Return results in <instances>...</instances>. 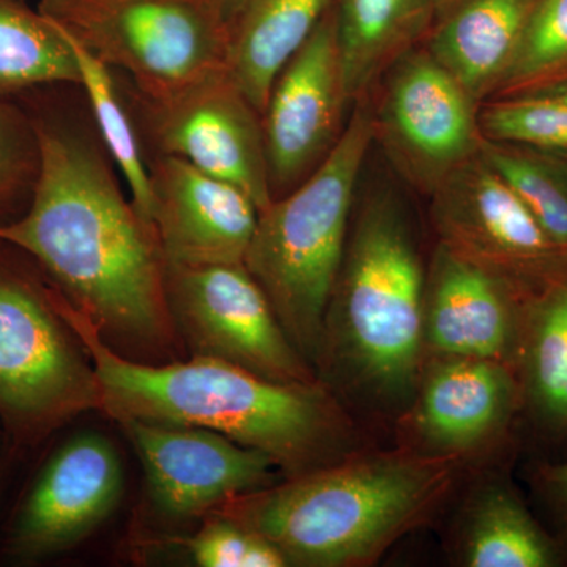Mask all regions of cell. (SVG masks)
Segmentation results:
<instances>
[{"instance_id":"cell-1","label":"cell","mask_w":567,"mask_h":567,"mask_svg":"<svg viewBox=\"0 0 567 567\" xmlns=\"http://www.w3.org/2000/svg\"><path fill=\"white\" fill-rule=\"evenodd\" d=\"M37 167L31 207L0 224V241L35 259L115 353L148 364L186 358L158 235L103 159L78 137L41 128Z\"/></svg>"},{"instance_id":"cell-2","label":"cell","mask_w":567,"mask_h":567,"mask_svg":"<svg viewBox=\"0 0 567 567\" xmlns=\"http://www.w3.org/2000/svg\"><path fill=\"white\" fill-rule=\"evenodd\" d=\"M52 300L91 353L112 420L194 425L262 451L282 477H295L352 456V421L320 380L279 383L227 361L189 357L137 363L107 347L87 317L58 289Z\"/></svg>"},{"instance_id":"cell-3","label":"cell","mask_w":567,"mask_h":567,"mask_svg":"<svg viewBox=\"0 0 567 567\" xmlns=\"http://www.w3.org/2000/svg\"><path fill=\"white\" fill-rule=\"evenodd\" d=\"M458 458L416 450L354 453L227 499L210 514L264 536L289 566H368L420 527L453 491Z\"/></svg>"},{"instance_id":"cell-4","label":"cell","mask_w":567,"mask_h":567,"mask_svg":"<svg viewBox=\"0 0 567 567\" xmlns=\"http://www.w3.org/2000/svg\"><path fill=\"white\" fill-rule=\"evenodd\" d=\"M425 275L404 212L375 197L347 240L317 365L338 358L385 401L412 393L424 352Z\"/></svg>"},{"instance_id":"cell-5","label":"cell","mask_w":567,"mask_h":567,"mask_svg":"<svg viewBox=\"0 0 567 567\" xmlns=\"http://www.w3.org/2000/svg\"><path fill=\"white\" fill-rule=\"evenodd\" d=\"M374 136V115L368 106L358 107L323 162L259 213L246 251V270L315 369L349 240L354 188Z\"/></svg>"},{"instance_id":"cell-6","label":"cell","mask_w":567,"mask_h":567,"mask_svg":"<svg viewBox=\"0 0 567 567\" xmlns=\"http://www.w3.org/2000/svg\"><path fill=\"white\" fill-rule=\"evenodd\" d=\"M102 412L91 353L51 287L0 260V427L13 453L84 413Z\"/></svg>"},{"instance_id":"cell-7","label":"cell","mask_w":567,"mask_h":567,"mask_svg":"<svg viewBox=\"0 0 567 567\" xmlns=\"http://www.w3.org/2000/svg\"><path fill=\"white\" fill-rule=\"evenodd\" d=\"M40 11L153 104L229 71L224 0H41Z\"/></svg>"},{"instance_id":"cell-8","label":"cell","mask_w":567,"mask_h":567,"mask_svg":"<svg viewBox=\"0 0 567 567\" xmlns=\"http://www.w3.org/2000/svg\"><path fill=\"white\" fill-rule=\"evenodd\" d=\"M166 287L186 357L227 361L279 383L319 380L245 264L166 267Z\"/></svg>"},{"instance_id":"cell-9","label":"cell","mask_w":567,"mask_h":567,"mask_svg":"<svg viewBox=\"0 0 567 567\" xmlns=\"http://www.w3.org/2000/svg\"><path fill=\"white\" fill-rule=\"evenodd\" d=\"M440 244L532 295L567 264L527 205L476 153L431 193Z\"/></svg>"},{"instance_id":"cell-10","label":"cell","mask_w":567,"mask_h":567,"mask_svg":"<svg viewBox=\"0 0 567 567\" xmlns=\"http://www.w3.org/2000/svg\"><path fill=\"white\" fill-rule=\"evenodd\" d=\"M125 472L117 447L100 432H80L40 470L10 528L13 561L37 563L80 546L121 505Z\"/></svg>"},{"instance_id":"cell-11","label":"cell","mask_w":567,"mask_h":567,"mask_svg":"<svg viewBox=\"0 0 567 567\" xmlns=\"http://www.w3.org/2000/svg\"><path fill=\"white\" fill-rule=\"evenodd\" d=\"M141 458L156 509L171 518L205 517L227 499L279 483L262 451L194 425L118 421Z\"/></svg>"},{"instance_id":"cell-12","label":"cell","mask_w":567,"mask_h":567,"mask_svg":"<svg viewBox=\"0 0 567 567\" xmlns=\"http://www.w3.org/2000/svg\"><path fill=\"white\" fill-rule=\"evenodd\" d=\"M476 104L427 51L395 63L380 128L394 162L425 192L480 152Z\"/></svg>"},{"instance_id":"cell-13","label":"cell","mask_w":567,"mask_h":567,"mask_svg":"<svg viewBox=\"0 0 567 567\" xmlns=\"http://www.w3.org/2000/svg\"><path fill=\"white\" fill-rule=\"evenodd\" d=\"M347 96L333 6L276 78L262 114L271 189L295 188L323 162L342 130Z\"/></svg>"},{"instance_id":"cell-14","label":"cell","mask_w":567,"mask_h":567,"mask_svg":"<svg viewBox=\"0 0 567 567\" xmlns=\"http://www.w3.org/2000/svg\"><path fill=\"white\" fill-rule=\"evenodd\" d=\"M153 107L156 140L164 155L233 183L251 197L259 213L274 203L262 115L229 71Z\"/></svg>"},{"instance_id":"cell-15","label":"cell","mask_w":567,"mask_h":567,"mask_svg":"<svg viewBox=\"0 0 567 567\" xmlns=\"http://www.w3.org/2000/svg\"><path fill=\"white\" fill-rule=\"evenodd\" d=\"M532 295L445 244L424 286V349L440 358H484L516 368Z\"/></svg>"},{"instance_id":"cell-16","label":"cell","mask_w":567,"mask_h":567,"mask_svg":"<svg viewBox=\"0 0 567 567\" xmlns=\"http://www.w3.org/2000/svg\"><path fill=\"white\" fill-rule=\"evenodd\" d=\"M153 215L166 267L244 264L259 208L233 183L173 155L151 171Z\"/></svg>"},{"instance_id":"cell-17","label":"cell","mask_w":567,"mask_h":567,"mask_svg":"<svg viewBox=\"0 0 567 567\" xmlns=\"http://www.w3.org/2000/svg\"><path fill=\"white\" fill-rule=\"evenodd\" d=\"M522 406L516 368L484 358H440L423 375L412 424L420 453L461 458L503 434Z\"/></svg>"},{"instance_id":"cell-18","label":"cell","mask_w":567,"mask_h":567,"mask_svg":"<svg viewBox=\"0 0 567 567\" xmlns=\"http://www.w3.org/2000/svg\"><path fill=\"white\" fill-rule=\"evenodd\" d=\"M535 0H461L440 21L429 54L480 103L498 89Z\"/></svg>"},{"instance_id":"cell-19","label":"cell","mask_w":567,"mask_h":567,"mask_svg":"<svg viewBox=\"0 0 567 567\" xmlns=\"http://www.w3.org/2000/svg\"><path fill=\"white\" fill-rule=\"evenodd\" d=\"M333 0H249L233 24L229 74L264 114L287 62L303 47Z\"/></svg>"},{"instance_id":"cell-20","label":"cell","mask_w":567,"mask_h":567,"mask_svg":"<svg viewBox=\"0 0 567 567\" xmlns=\"http://www.w3.org/2000/svg\"><path fill=\"white\" fill-rule=\"evenodd\" d=\"M516 372L522 405L550 432H567V264L525 305Z\"/></svg>"},{"instance_id":"cell-21","label":"cell","mask_w":567,"mask_h":567,"mask_svg":"<svg viewBox=\"0 0 567 567\" xmlns=\"http://www.w3.org/2000/svg\"><path fill=\"white\" fill-rule=\"evenodd\" d=\"M461 535V557L468 567H554L561 548L537 524L516 491L487 484L468 505Z\"/></svg>"},{"instance_id":"cell-22","label":"cell","mask_w":567,"mask_h":567,"mask_svg":"<svg viewBox=\"0 0 567 567\" xmlns=\"http://www.w3.org/2000/svg\"><path fill=\"white\" fill-rule=\"evenodd\" d=\"M429 0H336L339 54L347 96L360 100L377 74L404 50Z\"/></svg>"},{"instance_id":"cell-23","label":"cell","mask_w":567,"mask_h":567,"mask_svg":"<svg viewBox=\"0 0 567 567\" xmlns=\"http://www.w3.org/2000/svg\"><path fill=\"white\" fill-rule=\"evenodd\" d=\"M55 82L81 85L65 33L40 10L0 0V93Z\"/></svg>"},{"instance_id":"cell-24","label":"cell","mask_w":567,"mask_h":567,"mask_svg":"<svg viewBox=\"0 0 567 567\" xmlns=\"http://www.w3.org/2000/svg\"><path fill=\"white\" fill-rule=\"evenodd\" d=\"M62 32L69 39L71 50H73L74 58H76L81 85L87 93L93 118L99 125L104 144H106L107 151H110L112 158L121 169L123 178L128 183L134 207L141 213L142 218L153 226L151 173L145 169L140 141H137L132 121H130L128 114L123 107L121 93L115 87L111 66L95 58L91 51L85 50L76 40L71 39L63 29Z\"/></svg>"},{"instance_id":"cell-25","label":"cell","mask_w":567,"mask_h":567,"mask_svg":"<svg viewBox=\"0 0 567 567\" xmlns=\"http://www.w3.org/2000/svg\"><path fill=\"white\" fill-rule=\"evenodd\" d=\"M480 155L527 205L551 241L567 251V164L537 148L484 137Z\"/></svg>"},{"instance_id":"cell-26","label":"cell","mask_w":567,"mask_h":567,"mask_svg":"<svg viewBox=\"0 0 567 567\" xmlns=\"http://www.w3.org/2000/svg\"><path fill=\"white\" fill-rule=\"evenodd\" d=\"M477 121L484 140L567 152V80L509 93L481 111Z\"/></svg>"},{"instance_id":"cell-27","label":"cell","mask_w":567,"mask_h":567,"mask_svg":"<svg viewBox=\"0 0 567 567\" xmlns=\"http://www.w3.org/2000/svg\"><path fill=\"white\" fill-rule=\"evenodd\" d=\"M567 80V0H535L513 62L496 92Z\"/></svg>"},{"instance_id":"cell-28","label":"cell","mask_w":567,"mask_h":567,"mask_svg":"<svg viewBox=\"0 0 567 567\" xmlns=\"http://www.w3.org/2000/svg\"><path fill=\"white\" fill-rule=\"evenodd\" d=\"M185 546L200 567L289 566L270 540L218 514L205 516L203 528Z\"/></svg>"},{"instance_id":"cell-29","label":"cell","mask_w":567,"mask_h":567,"mask_svg":"<svg viewBox=\"0 0 567 567\" xmlns=\"http://www.w3.org/2000/svg\"><path fill=\"white\" fill-rule=\"evenodd\" d=\"M25 145L17 123L0 107V207L10 199L24 174Z\"/></svg>"},{"instance_id":"cell-30","label":"cell","mask_w":567,"mask_h":567,"mask_svg":"<svg viewBox=\"0 0 567 567\" xmlns=\"http://www.w3.org/2000/svg\"><path fill=\"white\" fill-rule=\"evenodd\" d=\"M536 486L567 536V461L540 466L536 472Z\"/></svg>"},{"instance_id":"cell-31","label":"cell","mask_w":567,"mask_h":567,"mask_svg":"<svg viewBox=\"0 0 567 567\" xmlns=\"http://www.w3.org/2000/svg\"><path fill=\"white\" fill-rule=\"evenodd\" d=\"M249 0H224V10H226L227 20H229L230 25L234 24V21L237 20L238 14L241 13V10L248 6Z\"/></svg>"},{"instance_id":"cell-32","label":"cell","mask_w":567,"mask_h":567,"mask_svg":"<svg viewBox=\"0 0 567 567\" xmlns=\"http://www.w3.org/2000/svg\"><path fill=\"white\" fill-rule=\"evenodd\" d=\"M6 445V436H3L2 427H0V447Z\"/></svg>"}]
</instances>
